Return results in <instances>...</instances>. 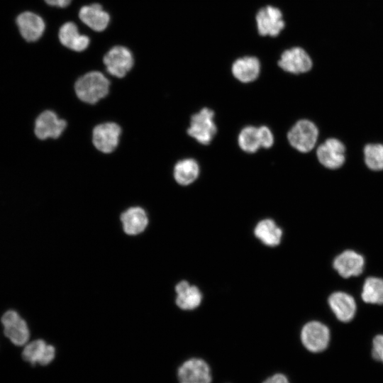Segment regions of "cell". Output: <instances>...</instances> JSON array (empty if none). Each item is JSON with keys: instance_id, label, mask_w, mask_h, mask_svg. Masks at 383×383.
<instances>
[{"instance_id": "6da1fadb", "label": "cell", "mask_w": 383, "mask_h": 383, "mask_svg": "<svg viewBox=\"0 0 383 383\" xmlns=\"http://www.w3.org/2000/svg\"><path fill=\"white\" fill-rule=\"evenodd\" d=\"M110 84V81L103 73L99 71H91L77 79L74 89L80 101L94 104L108 95Z\"/></svg>"}, {"instance_id": "7a4b0ae2", "label": "cell", "mask_w": 383, "mask_h": 383, "mask_svg": "<svg viewBox=\"0 0 383 383\" xmlns=\"http://www.w3.org/2000/svg\"><path fill=\"white\" fill-rule=\"evenodd\" d=\"M3 335L16 346H24L29 342L31 332L27 320L16 309L5 311L0 318Z\"/></svg>"}, {"instance_id": "3957f363", "label": "cell", "mask_w": 383, "mask_h": 383, "mask_svg": "<svg viewBox=\"0 0 383 383\" xmlns=\"http://www.w3.org/2000/svg\"><path fill=\"white\" fill-rule=\"evenodd\" d=\"M213 116L214 112L206 107L192 115L188 135L202 145L209 144L217 132Z\"/></svg>"}, {"instance_id": "277c9868", "label": "cell", "mask_w": 383, "mask_h": 383, "mask_svg": "<svg viewBox=\"0 0 383 383\" xmlns=\"http://www.w3.org/2000/svg\"><path fill=\"white\" fill-rule=\"evenodd\" d=\"M318 129L315 123L307 119L298 121L289 130L287 138L290 145L301 152H308L315 146Z\"/></svg>"}, {"instance_id": "5b68a950", "label": "cell", "mask_w": 383, "mask_h": 383, "mask_svg": "<svg viewBox=\"0 0 383 383\" xmlns=\"http://www.w3.org/2000/svg\"><path fill=\"white\" fill-rule=\"evenodd\" d=\"M103 62L109 74L118 78H123L133 68L134 58L128 48L116 45L105 54Z\"/></svg>"}, {"instance_id": "8992f818", "label": "cell", "mask_w": 383, "mask_h": 383, "mask_svg": "<svg viewBox=\"0 0 383 383\" xmlns=\"http://www.w3.org/2000/svg\"><path fill=\"white\" fill-rule=\"evenodd\" d=\"M301 340L303 345L310 352L320 353L328 347L331 333L324 323L312 321L306 323L301 331Z\"/></svg>"}, {"instance_id": "52a82bcc", "label": "cell", "mask_w": 383, "mask_h": 383, "mask_svg": "<svg viewBox=\"0 0 383 383\" xmlns=\"http://www.w3.org/2000/svg\"><path fill=\"white\" fill-rule=\"evenodd\" d=\"M179 383H211L209 365L201 358L192 357L183 362L177 370Z\"/></svg>"}, {"instance_id": "ba28073f", "label": "cell", "mask_w": 383, "mask_h": 383, "mask_svg": "<svg viewBox=\"0 0 383 383\" xmlns=\"http://www.w3.org/2000/svg\"><path fill=\"white\" fill-rule=\"evenodd\" d=\"M56 357L55 347L43 338L27 343L21 351V357L32 366L45 367L51 364Z\"/></svg>"}, {"instance_id": "9c48e42d", "label": "cell", "mask_w": 383, "mask_h": 383, "mask_svg": "<svg viewBox=\"0 0 383 383\" xmlns=\"http://www.w3.org/2000/svg\"><path fill=\"white\" fill-rule=\"evenodd\" d=\"M121 126L114 122H106L96 126L91 140L94 148L103 153H111L117 148L121 135Z\"/></svg>"}, {"instance_id": "30bf717a", "label": "cell", "mask_w": 383, "mask_h": 383, "mask_svg": "<svg viewBox=\"0 0 383 383\" xmlns=\"http://www.w3.org/2000/svg\"><path fill=\"white\" fill-rule=\"evenodd\" d=\"M345 146L338 138H329L321 143L316 150L318 162L326 168L337 170L345 161Z\"/></svg>"}, {"instance_id": "8fae6325", "label": "cell", "mask_w": 383, "mask_h": 383, "mask_svg": "<svg viewBox=\"0 0 383 383\" xmlns=\"http://www.w3.org/2000/svg\"><path fill=\"white\" fill-rule=\"evenodd\" d=\"M365 259L354 250L348 249L337 255L333 260V267L343 278L358 277L364 271Z\"/></svg>"}, {"instance_id": "7c38bea8", "label": "cell", "mask_w": 383, "mask_h": 383, "mask_svg": "<svg viewBox=\"0 0 383 383\" xmlns=\"http://www.w3.org/2000/svg\"><path fill=\"white\" fill-rule=\"evenodd\" d=\"M67 127V122L52 111L46 110L35 120L34 132L38 138H58Z\"/></svg>"}, {"instance_id": "4fadbf2b", "label": "cell", "mask_w": 383, "mask_h": 383, "mask_svg": "<svg viewBox=\"0 0 383 383\" xmlns=\"http://www.w3.org/2000/svg\"><path fill=\"white\" fill-rule=\"evenodd\" d=\"M259 34L275 37L284 28L281 11L274 6H267L259 10L256 16Z\"/></svg>"}, {"instance_id": "5bb4252c", "label": "cell", "mask_w": 383, "mask_h": 383, "mask_svg": "<svg viewBox=\"0 0 383 383\" xmlns=\"http://www.w3.org/2000/svg\"><path fill=\"white\" fill-rule=\"evenodd\" d=\"M328 304L335 318L342 323H349L355 316L356 301L354 297L347 292H333L328 298Z\"/></svg>"}, {"instance_id": "9a60e30c", "label": "cell", "mask_w": 383, "mask_h": 383, "mask_svg": "<svg viewBox=\"0 0 383 383\" xmlns=\"http://www.w3.org/2000/svg\"><path fill=\"white\" fill-rule=\"evenodd\" d=\"M16 23L21 37L28 43L38 40L45 29L43 18L32 11H23L18 14Z\"/></svg>"}, {"instance_id": "2e32d148", "label": "cell", "mask_w": 383, "mask_h": 383, "mask_svg": "<svg viewBox=\"0 0 383 383\" xmlns=\"http://www.w3.org/2000/svg\"><path fill=\"white\" fill-rule=\"evenodd\" d=\"M278 65L287 72L297 74L309 72L312 67L313 62L304 49L294 47L282 54Z\"/></svg>"}, {"instance_id": "e0dca14e", "label": "cell", "mask_w": 383, "mask_h": 383, "mask_svg": "<svg viewBox=\"0 0 383 383\" xmlns=\"http://www.w3.org/2000/svg\"><path fill=\"white\" fill-rule=\"evenodd\" d=\"M79 18L82 23L97 32L104 30L110 22V15L99 4L82 6L79 11Z\"/></svg>"}, {"instance_id": "ac0fdd59", "label": "cell", "mask_w": 383, "mask_h": 383, "mask_svg": "<svg viewBox=\"0 0 383 383\" xmlns=\"http://www.w3.org/2000/svg\"><path fill=\"white\" fill-rule=\"evenodd\" d=\"M58 38L62 45L76 52L84 51L90 43L89 38L81 34L74 22L64 23L59 30Z\"/></svg>"}, {"instance_id": "d6986e66", "label": "cell", "mask_w": 383, "mask_h": 383, "mask_svg": "<svg viewBox=\"0 0 383 383\" xmlns=\"http://www.w3.org/2000/svg\"><path fill=\"white\" fill-rule=\"evenodd\" d=\"M123 231L128 235H137L142 233L148 223L145 211L139 206H133L121 216Z\"/></svg>"}, {"instance_id": "ffe728a7", "label": "cell", "mask_w": 383, "mask_h": 383, "mask_svg": "<svg viewBox=\"0 0 383 383\" xmlns=\"http://www.w3.org/2000/svg\"><path fill=\"white\" fill-rule=\"evenodd\" d=\"M176 304L182 309L192 310L198 307L202 299L200 290L187 281L179 282L176 287Z\"/></svg>"}, {"instance_id": "44dd1931", "label": "cell", "mask_w": 383, "mask_h": 383, "mask_svg": "<svg viewBox=\"0 0 383 383\" xmlns=\"http://www.w3.org/2000/svg\"><path fill=\"white\" fill-rule=\"evenodd\" d=\"M260 65L255 57H243L238 59L232 65L233 76L243 83L255 80L260 73Z\"/></svg>"}, {"instance_id": "7402d4cb", "label": "cell", "mask_w": 383, "mask_h": 383, "mask_svg": "<svg viewBox=\"0 0 383 383\" xmlns=\"http://www.w3.org/2000/svg\"><path fill=\"white\" fill-rule=\"evenodd\" d=\"M199 174L197 162L192 158L178 161L173 170L175 181L180 185L187 186L194 182Z\"/></svg>"}, {"instance_id": "603a6c76", "label": "cell", "mask_w": 383, "mask_h": 383, "mask_svg": "<svg viewBox=\"0 0 383 383\" xmlns=\"http://www.w3.org/2000/svg\"><path fill=\"white\" fill-rule=\"evenodd\" d=\"M255 236L268 246L279 244L282 236V229L271 219L260 221L255 228Z\"/></svg>"}, {"instance_id": "cb8c5ba5", "label": "cell", "mask_w": 383, "mask_h": 383, "mask_svg": "<svg viewBox=\"0 0 383 383\" xmlns=\"http://www.w3.org/2000/svg\"><path fill=\"white\" fill-rule=\"evenodd\" d=\"M361 299L366 304L383 305V278L367 277L362 284Z\"/></svg>"}, {"instance_id": "d4e9b609", "label": "cell", "mask_w": 383, "mask_h": 383, "mask_svg": "<svg viewBox=\"0 0 383 383\" xmlns=\"http://www.w3.org/2000/svg\"><path fill=\"white\" fill-rule=\"evenodd\" d=\"M364 162L373 171L383 170V143H368L363 148Z\"/></svg>"}, {"instance_id": "484cf974", "label": "cell", "mask_w": 383, "mask_h": 383, "mask_svg": "<svg viewBox=\"0 0 383 383\" xmlns=\"http://www.w3.org/2000/svg\"><path fill=\"white\" fill-rule=\"evenodd\" d=\"M238 144L243 151L255 152L261 148L258 128L248 126L242 129L238 135Z\"/></svg>"}, {"instance_id": "4316f807", "label": "cell", "mask_w": 383, "mask_h": 383, "mask_svg": "<svg viewBox=\"0 0 383 383\" xmlns=\"http://www.w3.org/2000/svg\"><path fill=\"white\" fill-rule=\"evenodd\" d=\"M260 145L264 148H270L274 143V137L270 128L265 126L258 128Z\"/></svg>"}, {"instance_id": "83f0119b", "label": "cell", "mask_w": 383, "mask_h": 383, "mask_svg": "<svg viewBox=\"0 0 383 383\" xmlns=\"http://www.w3.org/2000/svg\"><path fill=\"white\" fill-rule=\"evenodd\" d=\"M372 355L374 360L383 362V334H378L373 338Z\"/></svg>"}, {"instance_id": "f1b7e54d", "label": "cell", "mask_w": 383, "mask_h": 383, "mask_svg": "<svg viewBox=\"0 0 383 383\" xmlns=\"http://www.w3.org/2000/svg\"><path fill=\"white\" fill-rule=\"evenodd\" d=\"M262 383H290L288 378L283 374H274L262 382Z\"/></svg>"}, {"instance_id": "f546056e", "label": "cell", "mask_w": 383, "mask_h": 383, "mask_svg": "<svg viewBox=\"0 0 383 383\" xmlns=\"http://www.w3.org/2000/svg\"><path fill=\"white\" fill-rule=\"evenodd\" d=\"M45 2L51 6L58 8H65L68 6L72 0H44Z\"/></svg>"}]
</instances>
